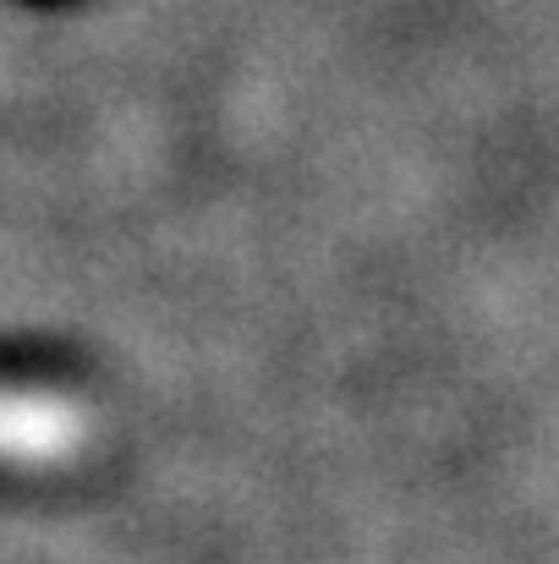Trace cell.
<instances>
[{
	"label": "cell",
	"instance_id": "1",
	"mask_svg": "<svg viewBox=\"0 0 559 564\" xmlns=\"http://www.w3.org/2000/svg\"><path fill=\"white\" fill-rule=\"evenodd\" d=\"M83 411L55 394L0 389V460H66L83 449Z\"/></svg>",
	"mask_w": 559,
	"mask_h": 564
}]
</instances>
